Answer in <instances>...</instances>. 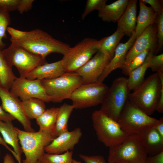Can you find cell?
I'll use <instances>...</instances> for the list:
<instances>
[{
  "instance_id": "6da1fadb",
  "label": "cell",
  "mask_w": 163,
  "mask_h": 163,
  "mask_svg": "<svg viewBox=\"0 0 163 163\" xmlns=\"http://www.w3.org/2000/svg\"><path fill=\"white\" fill-rule=\"evenodd\" d=\"M10 40L11 43L22 46L44 60L53 53L64 55L71 47L68 44L54 38L39 29L27 31L26 35L20 39Z\"/></svg>"
},
{
  "instance_id": "7a4b0ae2",
  "label": "cell",
  "mask_w": 163,
  "mask_h": 163,
  "mask_svg": "<svg viewBox=\"0 0 163 163\" xmlns=\"http://www.w3.org/2000/svg\"><path fill=\"white\" fill-rule=\"evenodd\" d=\"M161 82L157 72L151 75L135 90L128 100L149 116L155 111L159 101Z\"/></svg>"
},
{
  "instance_id": "3957f363",
  "label": "cell",
  "mask_w": 163,
  "mask_h": 163,
  "mask_svg": "<svg viewBox=\"0 0 163 163\" xmlns=\"http://www.w3.org/2000/svg\"><path fill=\"white\" fill-rule=\"evenodd\" d=\"M158 120L148 115L128 100L117 121L123 130L129 135H139L154 127Z\"/></svg>"
},
{
  "instance_id": "277c9868",
  "label": "cell",
  "mask_w": 163,
  "mask_h": 163,
  "mask_svg": "<svg viewBox=\"0 0 163 163\" xmlns=\"http://www.w3.org/2000/svg\"><path fill=\"white\" fill-rule=\"evenodd\" d=\"M91 118L93 126L98 140L110 148L122 143L128 136L119 123L100 110L94 111Z\"/></svg>"
},
{
  "instance_id": "5b68a950",
  "label": "cell",
  "mask_w": 163,
  "mask_h": 163,
  "mask_svg": "<svg viewBox=\"0 0 163 163\" xmlns=\"http://www.w3.org/2000/svg\"><path fill=\"white\" fill-rule=\"evenodd\" d=\"M130 91L127 78L120 77L115 78L109 87L101 104L100 110L107 116L117 121L128 100Z\"/></svg>"
},
{
  "instance_id": "8992f818",
  "label": "cell",
  "mask_w": 163,
  "mask_h": 163,
  "mask_svg": "<svg viewBox=\"0 0 163 163\" xmlns=\"http://www.w3.org/2000/svg\"><path fill=\"white\" fill-rule=\"evenodd\" d=\"M41 82L50 102L54 103L70 99L74 91L83 84L82 78L75 72H65L57 78Z\"/></svg>"
},
{
  "instance_id": "52a82bcc",
  "label": "cell",
  "mask_w": 163,
  "mask_h": 163,
  "mask_svg": "<svg viewBox=\"0 0 163 163\" xmlns=\"http://www.w3.org/2000/svg\"><path fill=\"white\" fill-rule=\"evenodd\" d=\"M108 163H145L148 155L139 135H128L121 144L109 148Z\"/></svg>"
},
{
  "instance_id": "ba28073f",
  "label": "cell",
  "mask_w": 163,
  "mask_h": 163,
  "mask_svg": "<svg viewBox=\"0 0 163 163\" xmlns=\"http://www.w3.org/2000/svg\"><path fill=\"white\" fill-rule=\"evenodd\" d=\"M17 131L22 152L25 158L21 163H37L45 152V148L54 139L51 134L42 132H30L17 127Z\"/></svg>"
},
{
  "instance_id": "9c48e42d",
  "label": "cell",
  "mask_w": 163,
  "mask_h": 163,
  "mask_svg": "<svg viewBox=\"0 0 163 163\" xmlns=\"http://www.w3.org/2000/svg\"><path fill=\"white\" fill-rule=\"evenodd\" d=\"M101 39L86 37L69 48L61 59L65 72H75L98 50Z\"/></svg>"
},
{
  "instance_id": "30bf717a",
  "label": "cell",
  "mask_w": 163,
  "mask_h": 163,
  "mask_svg": "<svg viewBox=\"0 0 163 163\" xmlns=\"http://www.w3.org/2000/svg\"><path fill=\"white\" fill-rule=\"evenodd\" d=\"M2 51L11 65L17 68L21 77L25 78L36 67L46 62L40 56L13 43Z\"/></svg>"
},
{
  "instance_id": "8fae6325",
  "label": "cell",
  "mask_w": 163,
  "mask_h": 163,
  "mask_svg": "<svg viewBox=\"0 0 163 163\" xmlns=\"http://www.w3.org/2000/svg\"><path fill=\"white\" fill-rule=\"evenodd\" d=\"M108 88L103 82L82 84L72 93V105L74 109H82L101 104Z\"/></svg>"
},
{
  "instance_id": "7c38bea8",
  "label": "cell",
  "mask_w": 163,
  "mask_h": 163,
  "mask_svg": "<svg viewBox=\"0 0 163 163\" xmlns=\"http://www.w3.org/2000/svg\"><path fill=\"white\" fill-rule=\"evenodd\" d=\"M10 91L21 101L31 98H37L45 102H50L41 80H30L26 78H16L13 82Z\"/></svg>"
},
{
  "instance_id": "4fadbf2b",
  "label": "cell",
  "mask_w": 163,
  "mask_h": 163,
  "mask_svg": "<svg viewBox=\"0 0 163 163\" xmlns=\"http://www.w3.org/2000/svg\"><path fill=\"white\" fill-rule=\"evenodd\" d=\"M0 98L2 107L6 112L22 125L25 131L33 132L30 120L27 116L22 104L18 97L11 93L9 90L0 86Z\"/></svg>"
},
{
  "instance_id": "5bb4252c",
  "label": "cell",
  "mask_w": 163,
  "mask_h": 163,
  "mask_svg": "<svg viewBox=\"0 0 163 163\" xmlns=\"http://www.w3.org/2000/svg\"><path fill=\"white\" fill-rule=\"evenodd\" d=\"M112 58L98 51L93 57L75 72L81 77L83 84L97 82Z\"/></svg>"
},
{
  "instance_id": "9a60e30c",
  "label": "cell",
  "mask_w": 163,
  "mask_h": 163,
  "mask_svg": "<svg viewBox=\"0 0 163 163\" xmlns=\"http://www.w3.org/2000/svg\"><path fill=\"white\" fill-rule=\"evenodd\" d=\"M157 32L155 23L148 27L136 38L127 52L124 66L127 65L136 56L146 50H154L155 52L157 44Z\"/></svg>"
},
{
  "instance_id": "2e32d148",
  "label": "cell",
  "mask_w": 163,
  "mask_h": 163,
  "mask_svg": "<svg viewBox=\"0 0 163 163\" xmlns=\"http://www.w3.org/2000/svg\"><path fill=\"white\" fill-rule=\"evenodd\" d=\"M82 135V130L79 127L70 131L64 132L47 145L45 148V151L49 153L61 154L72 151L79 142Z\"/></svg>"
},
{
  "instance_id": "e0dca14e",
  "label": "cell",
  "mask_w": 163,
  "mask_h": 163,
  "mask_svg": "<svg viewBox=\"0 0 163 163\" xmlns=\"http://www.w3.org/2000/svg\"><path fill=\"white\" fill-rule=\"evenodd\" d=\"M136 38L134 31L127 42L119 43L115 49L113 57L98 78L97 82H103L113 71L118 68L122 69L124 65L127 52L132 46Z\"/></svg>"
},
{
  "instance_id": "ac0fdd59",
  "label": "cell",
  "mask_w": 163,
  "mask_h": 163,
  "mask_svg": "<svg viewBox=\"0 0 163 163\" xmlns=\"http://www.w3.org/2000/svg\"><path fill=\"white\" fill-rule=\"evenodd\" d=\"M65 72L62 60L51 63L40 65L30 72L26 78L30 80L49 79L60 76Z\"/></svg>"
},
{
  "instance_id": "d6986e66",
  "label": "cell",
  "mask_w": 163,
  "mask_h": 163,
  "mask_svg": "<svg viewBox=\"0 0 163 163\" xmlns=\"http://www.w3.org/2000/svg\"><path fill=\"white\" fill-rule=\"evenodd\" d=\"M138 135L148 155H154L163 151V138L154 127Z\"/></svg>"
},
{
  "instance_id": "ffe728a7",
  "label": "cell",
  "mask_w": 163,
  "mask_h": 163,
  "mask_svg": "<svg viewBox=\"0 0 163 163\" xmlns=\"http://www.w3.org/2000/svg\"><path fill=\"white\" fill-rule=\"evenodd\" d=\"M137 0H130L123 14L117 21V28L130 37L135 31L136 23Z\"/></svg>"
},
{
  "instance_id": "44dd1931",
  "label": "cell",
  "mask_w": 163,
  "mask_h": 163,
  "mask_svg": "<svg viewBox=\"0 0 163 163\" xmlns=\"http://www.w3.org/2000/svg\"><path fill=\"white\" fill-rule=\"evenodd\" d=\"M129 1V0H118L110 4H106L98 10V16L105 22L117 21L125 10Z\"/></svg>"
},
{
  "instance_id": "7402d4cb",
  "label": "cell",
  "mask_w": 163,
  "mask_h": 163,
  "mask_svg": "<svg viewBox=\"0 0 163 163\" xmlns=\"http://www.w3.org/2000/svg\"><path fill=\"white\" fill-rule=\"evenodd\" d=\"M0 133L5 142L10 145L17 155L18 163H21V155L22 151L19 144L18 134L15 127L11 121H4L0 120Z\"/></svg>"
},
{
  "instance_id": "603a6c76",
  "label": "cell",
  "mask_w": 163,
  "mask_h": 163,
  "mask_svg": "<svg viewBox=\"0 0 163 163\" xmlns=\"http://www.w3.org/2000/svg\"><path fill=\"white\" fill-rule=\"evenodd\" d=\"M139 11L137 18L135 30L136 38L138 37L149 26L155 23L158 15L151 7L147 6L142 1H139Z\"/></svg>"
},
{
  "instance_id": "cb8c5ba5",
  "label": "cell",
  "mask_w": 163,
  "mask_h": 163,
  "mask_svg": "<svg viewBox=\"0 0 163 163\" xmlns=\"http://www.w3.org/2000/svg\"><path fill=\"white\" fill-rule=\"evenodd\" d=\"M155 51L151 50L147 55L143 63L132 71L127 78L128 88L130 91L136 90L144 81V77L149 64L152 56L154 55Z\"/></svg>"
},
{
  "instance_id": "d4e9b609",
  "label": "cell",
  "mask_w": 163,
  "mask_h": 163,
  "mask_svg": "<svg viewBox=\"0 0 163 163\" xmlns=\"http://www.w3.org/2000/svg\"><path fill=\"white\" fill-rule=\"evenodd\" d=\"M59 109L58 107H54L46 109L36 119L37 124L39 127V131L51 134L52 135L55 129Z\"/></svg>"
},
{
  "instance_id": "484cf974",
  "label": "cell",
  "mask_w": 163,
  "mask_h": 163,
  "mask_svg": "<svg viewBox=\"0 0 163 163\" xmlns=\"http://www.w3.org/2000/svg\"><path fill=\"white\" fill-rule=\"evenodd\" d=\"M74 108L72 105L64 103L59 107L56 121L52 136L54 138L68 131L69 119Z\"/></svg>"
},
{
  "instance_id": "4316f807",
  "label": "cell",
  "mask_w": 163,
  "mask_h": 163,
  "mask_svg": "<svg viewBox=\"0 0 163 163\" xmlns=\"http://www.w3.org/2000/svg\"><path fill=\"white\" fill-rule=\"evenodd\" d=\"M12 66L2 50L0 49V81L1 87L9 90L17 78L13 72Z\"/></svg>"
},
{
  "instance_id": "83f0119b",
  "label": "cell",
  "mask_w": 163,
  "mask_h": 163,
  "mask_svg": "<svg viewBox=\"0 0 163 163\" xmlns=\"http://www.w3.org/2000/svg\"><path fill=\"white\" fill-rule=\"evenodd\" d=\"M124 35L121 30L117 28L112 34L101 39L98 51L113 58L116 48Z\"/></svg>"
},
{
  "instance_id": "f1b7e54d",
  "label": "cell",
  "mask_w": 163,
  "mask_h": 163,
  "mask_svg": "<svg viewBox=\"0 0 163 163\" xmlns=\"http://www.w3.org/2000/svg\"><path fill=\"white\" fill-rule=\"evenodd\" d=\"M22 101L25 113L29 119H36L46 110L45 102L37 98H31Z\"/></svg>"
},
{
  "instance_id": "f546056e",
  "label": "cell",
  "mask_w": 163,
  "mask_h": 163,
  "mask_svg": "<svg viewBox=\"0 0 163 163\" xmlns=\"http://www.w3.org/2000/svg\"><path fill=\"white\" fill-rule=\"evenodd\" d=\"M72 151L61 154L45 152L39 159V163H71L73 158Z\"/></svg>"
},
{
  "instance_id": "4dcf8cb0",
  "label": "cell",
  "mask_w": 163,
  "mask_h": 163,
  "mask_svg": "<svg viewBox=\"0 0 163 163\" xmlns=\"http://www.w3.org/2000/svg\"><path fill=\"white\" fill-rule=\"evenodd\" d=\"M150 51L146 50L136 56L127 65L123 67L122 69L123 73L128 76L132 71L142 65Z\"/></svg>"
},
{
  "instance_id": "1f68e13d",
  "label": "cell",
  "mask_w": 163,
  "mask_h": 163,
  "mask_svg": "<svg viewBox=\"0 0 163 163\" xmlns=\"http://www.w3.org/2000/svg\"><path fill=\"white\" fill-rule=\"evenodd\" d=\"M11 19L9 13L0 8V49L2 50L5 46L3 39L6 38V31L10 24Z\"/></svg>"
},
{
  "instance_id": "d6a6232c",
  "label": "cell",
  "mask_w": 163,
  "mask_h": 163,
  "mask_svg": "<svg viewBox=\"0 0 163 163\" xmlns=\"http://www.w3.org/2000/svg\"><path fill=\"white\" fill-rule=\"evenodd\" d=\"M107 0H88L84 11L82 15V19L83 20L87 15L92 11H98L103 8L106 4Z\"/></svg>"
},
{
  "instance_id": "836d02e7",
  "label": "cell",
  "mask_w": 163,
  "mask_h": 163,
  "mask_svg": "<svg viewBox=\"0 0 163 163\" xmlns=\"http://www.w3.org/2000/svg\"><path fill=\"white\" fill-rule=\"evenodd\" d=\"M157 27V46L155 54L161 50L163 45V12L158 15L155 21Z\"/></svg>"
},
{
  "instance_id": "e575fe53",
  "label": "cell",
  "mask_w": 163,
  "mask_h": 163,
  "mask_svg": "<svg viewBox=\"0 0 163 163\" xmlns=\"http://www.w3.org/2000/svg\"><path fill=\"white\" fill-rule=\"evenodd\" d=\"M149 68H150L153 72L163 71V53L152 56L149 62Z\"/></svg>"
},
{
  "instance_id": "d590c367",
  "label": "cell",
  "mask_w": 163,
  "mask_h": 163,
  "mask_svg": "<svg viewBox=\"0 0 163 163\" xmlns=\"http://www.w3.org/2000/svg\"><path fill=\"white\" fill-rule=\"evenodd\" d=\"M19 0H0V8L8 12L17 10Z\"/></svg>"
},
{
  "instance_id": "8d00e7d4",
  "label": "cell",
  "mask_w": 163,
  "mask_h": 163,
  "mask_svg": "<svg viewBox=\"0 0 163 163\" xmlns=\"http://www.w3.org/2000/svg\"><path fill=\"white\" fill-rule=\"evenodd\" d=\"M79 156L85 163H107L104 157L101 155L90 156L80 154Z\"/></svg>"
},
{
  "instance_id": "74e56055",
  "label": "cell",
  "mask_w": 163,
  "mask_h": 163,
  "mask_svg": "<svg viewBox=\"0 0 163 163\" xmlns=\"http://www.w3.org/2000/svg\"><path fill=\"white\" fill-rule=\"evenodd\" d=\"M145 4H149L155 12L159 15L163 12V0H142Z\"/></svg>"
},
{
  "instance_id": "f35d334b",
  "label": "cell",
  "mask_w": 163,
  "mask_h": 163,
  "mask_svg": "<svg viewBox=\"0 0 163 163\" xmlns=\"http://www.w3.org/2000/svg\"><path fill=\"white\" fill-rule=\"evenodd\" d=\"M7 31L11 36L10 40H18L25 36L27 31H23L15 29L12 27H8Z\"/></svg>"
},
{
  "instance_id": "ab89813d",
  "label": "cell",
  "mask_w": 163,
  "mask_h": 163,
  "mask_svg": "<svg viewBox=\"0 0 163 163\" xmlns=\"http://www.w3.org/2000/svg\"><path fill=\"white\" fill-rule=\"evenodd\" d=\"M34 0H19L17 10L21 14L30 10L32 7Z\"/></svg>"
},
{
  "instance_id": "60d3db41",
  "label": "cell",
  "mask_w": 163,
  "mask_h": 163,
  "mask_svg": "<svg viewBox=\"0 0 163 163\" xmlns=\"http://www.w3.org/2000/svg\"><path fill=\"white\" fill-rule=\"evenodd\" d=\"M159 76L161 82V90L159 101L156 109V111L159 113H163V71L157 72Z\"/></svg>"
},
{
  "instance_id": "b9f144b4",
  "label": "cell",
  "mask_w": 163,
  "mask_h": 163,
  "mask_svg": "<svg viewBox=\"0 0 163 163\" xmlns=\"http://www.w3.org/2000/svg\"><path fill=\"white\" fill-rule=\"evenodd\" d=\"M145 163H163V151L156 155L147 157Z\"/></svg>"
},
{
  "instance_id": "7bdbcfd3",
  "label": "cell",
  "mask_w": 163,
  "mask_h": 163,
  "mask_svg": "<svg viewBox=\"0 0 163 163\" xmlns=\"http://www.w3.org/2000/svg\"><path fill=\"white\" fill-rule=\"evenodd\" d=\"M15 120L9 114L6 112L0 106V120L4 121H12Z\"/></svg>"
},
{
  "instance_id": "ee69618b",
  "label": "cell",
  "mask_w": 163,
  "mask_h": 163,
  "mask_svg": "<svg viewBox=\"0 0 163 163\" xmlns=\"http://www.w3.org/2000/svg\"><path fill=\"white\" fill-rule=\"evenodd\" d=\"M154 128L163 138V117H161L158 120Z\"/></svg>"
},
{
  "instance_id": "f6af8a7d",
  "label": "cell",
  "mask_w": 163,
  "mask_h": 163,
  "mask_svg": "<svg viewBox=\"0 0 163 163\" xmlns=\"http://www.w3.org/2000/svg\"><path fill=\"white\" fill-rule=\"evenodd\" d=\"M0 144L2 145L8 150L13 155L16 160L18 162L19 159L18 157L13 150L11 149L8 145V144L5 142L3 138L1 137L0 135Z\"/></svg>"
},
{
  "instance_id": "bcb514c9",
  "label": "cell",
  "mask_w": 163,
  "mask_h": 163,
  "mask_svg": "<svg viewBox=\"0 0 163 163\" xmlns=\"http://www.w3.org/2000/svg\"><path fill=\"white\" fill-rule=\"evenodd\" d=\"M3 163H16V162L11 155L7 153L4 157Z\"/></svg>"
},
{
  "instance_id": "7dc6e473",
  "label": "cell",
  "mask_w": 163,
  "mask_h": 163,
  "mask_svg": "<svg viewBox=\"0 0 163 163\" xmlns=\"http://www.w3.org/2000/svg\"><path fill=\"white\" fill-rule=\"evenodd\" d=\"M71 163H82L80 161L73 159Z\"/></svg>"
},
{
  "instance_id": "c3c4849f",
  "label": "cell",
  "mask_w": 163,
  "mask_h": 163,
  "mask_svg": "<svg viewBox=\"0 0 163 163\" xmlns=\"http://www.w3.org/2000/svg\"><path fill=\"white\" fill-rule=\"evenodd\" d=\"M120 163H129L126 162H121Z\"/></svg>"
},
{
  "instance_id": "681fc988",
  "label": "cell",
  "mask_w": 163,
  "mask_h": 163,
  "mask_svg": "<svg viewBox=\"0 0 163 163\" xmlns=\"http://www.w3.org/2000/svg\"><path fill=\"white\" fill-rule=\"evenodd\" d=\"M0 86L1 87V82H0Z\"/></svg>"
},
{
  "instance_id": "f907efd6",
  "label": "cell",
  "mask_w": 163,
  "mask_h": 163,
  "mask_svg": "<svg viewBox=\"0 0 163 163\" xmlns=\"http://www.w3.org/2000/svg\"><path fill=\"white\" fill-rule=\"evenodd\" d=\"M0 155H1V151H0Z\"/></svg>"
},
{
  "instance_id": "816d5d0a",
  "label": "cell",
  "mask_w": 163,
  "mask_h": 163,
  "mask_svg": "<svg viewBox=\"0 0 163 163\" xmlns=\"http://www.w3.org/2000/svg\"><path fill=\"white\" fill-rule=\"evenodd\" d=\"M37 163H39V162L38 161Z\"/></svg>"
}]
</instances>
